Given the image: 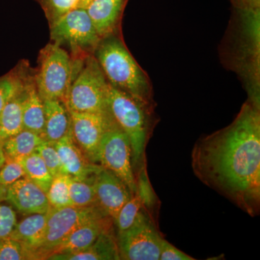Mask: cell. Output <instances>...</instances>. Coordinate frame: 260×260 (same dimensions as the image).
Masks as SVG:
<instances>
[{"label": "cell", "mask_w": 260, "mask_h": 260, "mask_svg": "<svg viewBox=\"0 0 260 260\" xmlns=\"http://www.w3.org/2000/svg\"><path fill=\"white\" fill-rule=\"evenodd\" d=\"M194 175L251 217L260 210V108L246 101L234 121L202 137L191 152Z\"/></svg>", "instance_id": "6da1fadb"}, {"label": "cell", "mask_w": 260, "mask_h": 260, "mask_svg": "<svg viewBox=\"0 0 260 260\" xmlns=\"http://www.w3.org/2000/svg\"><path fill=\"white\" fill-rule=\"evenodd\" d=\"M222 46L223 62L244 83L249 102L260 108V8H234Z\"/></svg>", "instance_id": "7a4b0ae2"}, {"label": "cell", "mask_w": 260, "mask_h": 260, "mask_svg": "<svg viewBox=\"0 0 260 260\" xmlns=\"http://www.w3.org/2000/svg\"><path fill=\"white\" fill-rule=\"evenodd\" d=\"M93 55L112 86L155 107L150 78L128 50L121 31L102 38Z\"/></svg>", "instance_id": "3957f363"}, {"label": "cell", "mask_w": 260, "mask_h": 260, "mask_svg": "<svg viewBox=\"0 0 260 260\" xmlns=\"http://www.w3.org/2000/svg\"><path fill=\"white\" fill-rule=\"evenodd\" d=\"M107 103L113 119L129 138L136 175L141 168L147 166L145 149L155 126V107L146 105L109 83Z\"/></svg>", "instance_id": "277c9868"}, {"label": "cell", "mask_w": 260, "mask_h": 260, "mask_svg": "<svg viewBox=\"0 0 260 260\" xmlns=\"http://www.w3.org/2000/svg\"><path fill=\"white\" fill-rule=\"evenodd\" d=\"M108 83L93 54L84 58V62L74 78L64 100L68 112L107 113Z\"/></svg>", "instance_id": "5b68a950"}, {"label": "cell", "mask_w": 260, "mask_h": 260, "mask_svg": "<svg viewBox=\"0 0 260 260\" xmlns=\"http://www.w3.org/2000/svg\"><path fill=\"white\" fill-rule=\"evenodd\" d=\"M75 64L60 45L50 43L39 53V69L34 77L36 88L44 100L64 103L74 79Z\"/></svg>", "instance_id": "8992f818"}, {"label": "cell", "mask_w": 260, "mask_h": 260, "mask_svg": "<svg viewBox=\"0 0 260 260\" xmlns=\"http://www.w3.org/2000/svg\"><path fill=\"white\" fill-rule=\"evenodd\" d=\"M97 164L119 178L134 195L137 178L133 166V150L126 133L115 121L103 135L97 153Z\"/></svg>", "instance_id": "52a82bcc"}, {"label": "cell", "mask_w": 260, "mask_h": 260, "mask_svg": "<svg viewBox=\"0 0 260 260\" xmlns=\"http://www.w3.org/2000/svg\"><path fill=\"white\" fill-rule=\"evenodd\" d=\"M121 259L159 260L162 238L145 208L131 227L116 235Z\"/></svg>", "instance_id": "ba28073f"}, {"label": "cell", "mask_w": 260, "mask_h": 260, "mask_svg": "<svg viewBox=\"0 0 260 260\" xmlns=\"http://www.w3.org/2000/svg\"><path fill=\"white\" fill-rule=\"evenodd\" d=\"M108 216L98 205L68 206L48 212L47 228L38 259H48L54 249L77 228L95 219Z\"/></svg>", "instance_id": "9c48e42d"}, {"label": "cell", "mask_w": 260, "mask_h": 260, "mask_svg": "<svg viewBox=\"0 0 260 260\" xmlns=\"http://www.w3.org/2000/svg\"><path fill=\"white\" fill-rule=\"evenodd\" d=\"M51 39L59 45L69 46L77 54H93L101 38L85 8L68 12L50 26Z\"/></svg>", "instance_id": "30bf717a"}, {"label": "cell", "mask_w": 260, "mask_h": 260, "mask_svg": "<svg viewBox=\"0 0 260 260\" xmlns=\"http://www.w3.org/2000/svg\"><path fill=\"white\" fill-rule=\"evenodd\" d=\"M70 130L76 145L87 158L97 164V153L104 133L114 121L110 112H69Z\"/></svg>", "instance_id": "8fae6325"}, {"label": "cell", "mask_w": 260, "mask_h": 260, "mask_svg": "<svg viewBox=\"0 0 260 260\" xmlns=\"http://www.w3.org/2000/svg\"><path fill=\"white\" fill-rule=\"evenodd\" d=\"M94 187L98 206L114 221L123 205L133 196L122 180L102 167L94 176Z\"/></svg>", "instance_id": "7c38bea8"}, {"label": "cell", "mask_w": 260, "mask_h": 260, "mask_svg": "<svg viewBox=\"0 0 260 260\" xmlns=\"http://www.w3.org/2000/svg\"><path fill=\"white\" fill-rule=\"evenodd\" d=\"M5 200L23 215L46 213L51 209L47 193L25 177L10 186Z\"/></svg>", "instance_id": "4fadbf2b"}, {"label": "cell", "mask_w": 260, "mask_h": 260, "mask_svg": "<svg viewBox=\"0 0 260 260\" xmlns=\"http://www.w3.org/2000/svg\"><path fill=\"white\" fill-rule=\"evenodd\" d=\"M128 0H92L86 10L101 39L121 31Z\"/></svg>", "instance_id": "5bb4252c"}, {"label": "cell", "mask_w": 260, "mask_h": 260, "mask_svg": "<svg viewBox=\"0 0 260 260\" xmlns=\"http://www.w3.org/2000/svg\"><path fill=\"white\" fill-rule=\"evenodd\" d=\"M64 173L70 177L86 179L100 170L102 166L93 164L85 157L76 145L71 130L66 136L55 143Z\"/></svg>", "instance_id": "9a60e30c"}, {"label": "cell", "mask_w": 260, "mask_h": 260, "mask_svg": "<svg viewBox=\"0 0 260 260\" xmlns=\"http://www.w3.org/2000/svg\"><path fill=\"white\" fill-rule=\"evenodd\" d=\"M114 224L112 218L104 216L80 225L56 246L50 256L85 250L93 244L103 232L112 229Z\"/></svg>", "instance_id": "2e32d148"}, {"label": "cell", "mask_w": 260, "mask_h": 260, "mask_svg": "<svg viewBox=\"0 0 260 260\" xmlns=\"http://www.w3.org/2000/svg\"><path fill=\"white\" fill-rule=\"evenodd\" d=\"M48 212L28 215L19 223L17 222L10 235V237L23 245L31 256L32 259H38V251L45 235Z\"/></svg>", "instance_id": "e0dca14e"}, {"label": "cell", "mask_w": 260, "mask_h": 260, "mask_svg": "<svg viewBox=\"0 0 260 260\" xmlns=\"http://www.w3.org/2000/svg\"><path fill=\"white\" fill-rule=\"evenodd\" d=\"M48 259L54 260H118L121 259L114 229L103 232L91 246L85 250L68 254H53Z\"/></svg>", "instance_id": "ac0fdd59"}, {"label": "cell", "mask_w": 260, "mask_h": 260, "mask_svg": "<svg viewBox=\"0 0 260 260\" xmlns=\"http://www.w3.org/2000/svg\"><path fill=\"white\" fill-rule=\"evenodd\" d=\"M45 123L43 138L49 143L56 142L70 131V116L64 104L58 100H44Z\"/></svg>", "instance_id": "d6986e66"}, {"label": "cell", "mask_w": 260, "mask_h": 260, "mask_svg": "<svg viewBox=\"0 0 260 260\" xmlns=\"http://www.w3.org/2000/svg\"><path fill=\"white\" fill-rule=\"evenodd\" d=\"M42 136L29 130L21 132L5 140L0 145V162L8 160H20L37 151L44 141Z\"/></svg>", "instance_id": "ffe728a7"}, {"label": "cell", "mask_w": 260, "mask_h": 260, "mask_svg": "<svg viewBox=\"0 0 260 260\" xmlns=\"http://www.w3.org/2000/svg\"><path fill=\"white\" fill-rule=\"evenodd\" d=\"M45 123L44 102L38 93L34 79L25 90L23 107V129L37 133L43 138Z\"/></svg>", "instance_id": "44dd1931"}, {"label": "cell", "mask_w": 260, "mask_h": 260, "mask_svg": "<svg viewBox=\"0 0 260 260\" xmlns=\"http://www.w3.org/2000/svg\"><path fill=\"white\" fill-rule=\"evenodd\" d=\"M26 88L8 102L0 112V145L23 129V107Z\"/></svg>", "instance_id": "7402d4cb"}, {"label": "cell", "mask_w": 260, "mask_h": 260, "mask_svg": "<svg viewBox=\"0 0 260 260\" xmlns=\"http://www.w3.org/2000/svg\"><path fill=\"white\" fill-rule=\"evenodd\" d=\"M18 160L23 167L25 177L47 193L54 177L40 155L35 152Z\"/></svg>", "instance_id": "603a6c76"}, {"label": "cell", "mask_w": 260, "mask_h": 260, "mask_svg": "<svg viewBox=\"0 0 260 260\" xmlns=\"http://www.w3.org/2000/svg\"><path fill=\"white\" fill-rule=\"evenodd\" d=\"M95 174L83 179L70 177V196L73 206L89 207L97 205L94 187Z\"/></svg>", "instance_id": "cb8c5ba5"}, {"label": "cell", "mask_w": 260, "mask_h": 260, "mask_svg": "<svg viewBox=\"0 0 260 260\" xmlns=\"http://www.w3.org/2000/svg\"><path fill=\"white\" fill-rule=\"evenodd\" d=\"M34 79V78L25 74V72L0 78V112L8 102L21 93Z\"/></svg>", "instance_id": "d4e9b609"}, {"label": "cell", "mask_w": 260, "mask_h": 260, "mask_svg": "<svg viewBox=\"0 0 260 260\" xmlns=\"http://www.w3.org/2000/svg\"><path fill=\"white\" fill-rule=\"evenodd\" d=\"M70 177L66 174L54 176L47 192L51 208L59 209L73 206L70 196Z\"/></svg>", "instance_id": "484cf974"}, {"label": "cell", "mask_w": 260, "mask_h": 260, "mask_svg": "<svg viewBox=\"0 0 260 260\" xmlns=\"http://www.w3.org/2000/svg\"><path fill=\"white\" fill-rule=\"evenodd\" d=\"M144 208L143 201L138 193H135L119 210L114 221L118 233L124 232L135 223L138 215Z\"/></svg>", "instance_id": "4316f807"}, {"label": "cell", "mask_w": 260, "mask_h": 260, "mask_svg": "<svg viewBox=\"0 0 260 260\" xmlns=\"http://www.w3.org/2000/svg\"><path fill=\"white\" fill-rule=\"evenodd\" d=\"M41 5L49 26L57 21L61 17L78 8L80 0H36Z\"/></svg>", "instance_id": "83f0119b"}, {"label": "cell", "mask_w": 260, "mask_h": 260, "mask_svg": "<svg viewBox=\"0 0 260 260\" xmlns=\"http://www.w3.org/2000/svg\"><path fill=\"white\" fill-rule=\"evenodd\" d=\"M137 191L143 201L144 208L153 217L154 208L158 207V200L149 180L147 166L141 168L136 174Z\"/></svg>", "instance_id": "f1b7e54d"}, {"label": "cell", "mask_w": 260, "mask_h": 260, "mask_svg": "<svg viewBox=\"0 0 260 260\" xmlns=\"http://www.w3.org/2000/svg\"><path fill=\"white\" fill-rule=\"evenodd\" d=\"M25 177L23 167L18 160H5L0 169V202L5 200L7 191L13 183Z\"/></svg>", "instance_id": "f546056e"}, {"label": "cell", "mask_w": 260, "mask_h": 260, "mask_svg": "<svg viewBox=\"0 0 260 260\" xmlns=\"http://www.w3.org/2000/svg\"><path fill=\"white\" fill-rule=\"evenodd\" d=\"M36 152L45 162L53 177L58 174H65L55 144L44 140V141L38 146Z\"/></svg>", "instance_id": "4dcf8cb0"}, {"label": "cell", "mask_w": 260, "mask_h": 260, "mask_svg": "<svg viewBox=\"0 0 260 260\" xmlns=\"http://www.w3.org/2000/svg\"><path fill=\"white\" fill-rule=\"evenodd\" d=\"M22 259L32 258L20 242L10 237L0 239V260Z\"/></svg>", "instance_id": "1f68e13d"}, {"label": "cell", "mask_w": 260, "mask_h": 260, "mask_svg": "<svg viewBox=\"0 0 260 260\" xmlns=\"http://www.w3.org/2000/svg\"><path fill=\"white\" fill-rule=\"evenodd\" d=\"M17 223L16 213L8 205L0 203V239L10 237Z\"/></svg>", "instance_id": "d6a6232c"}, {"label": "cell", "mask_w": 260, "mask_h": 260, "mask_svg": "<svg viewBox=\"0 0 260 260\" xmlns=\"http://www.w3.org/2000/svg\"><path fill=\"white\" fill-rule=\"evenodd\" d=\"M194 258L179 250L172 244L162 239L159 260H194Z\"/></svg>", "instance_id": "836d02e7"}, {"label": "cell", "mask_w": 260, "mask_h": 260, "mask_svg": "<svg viewBox=\"0 0 260 260\" xmlns=\"http://www.w3.org/2000/svg\"><path fill=\"white\" fill-rule=\"evenodd\" d=\"M234 8H260V0H232Z\"/></svg>", "instance_id": "e575fe53"}, {"label": "cell", "mask_w": 260, "mask_h": 260, "mask_svg": "<svg viewBox=\"0 0 260 260\" xmlns=\"http://www.w3.org/2000/svg\"><path fill=\"white\" fill-rule=\"evenodd\" d=\"M91 1L92 0H80L78 8L86 9L87 7L88 6V5L90 4Z\"/></svg>", "instance_id": "d590c367"}]
</instances>
